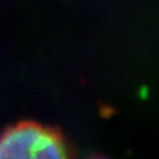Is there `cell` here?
<instances>
[{
	"label": "cell",
	"instance_id": "6da1fadb",
	"mask_svg": "<svg viewBox=\"0 0 159 159\" xmlns=\"http://www.w3.org/2000/svg\"><path fill=\"white\" fill-rule=\"evenodd\" d=\"M0 159H72V151L56 129L23 121L0 134Z\"/></svg>",
	"mask_w": 159,
	"mask_h": 159
}]
</instances>
